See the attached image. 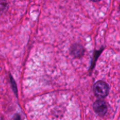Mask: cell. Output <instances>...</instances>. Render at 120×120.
<instances>
[{"mask_svg": "<svg viewBox=\"0 0 120 120\" xmlns=\"http://www.w3.org/2000/svg\"><path fill=\"white\" fill-rule=\"evenodd\" d=\"M93 91L94 94L99 98H104L109 92V87L105 82L98 81L93 86Z\"/></svg>", "mask_w": 120, "mask_h": 120, "instance_id": "1", "label": "cell"}, {"mask_svg": "<svg viewBox=\"0 0 120 120\" xmlns=\"http://www.w3.org/2000/svg\"><path fill=\"white\" fill-rule=\"evenodd\" d=\"M93 109L97 115L100 116H104L107 111V106L105 101L98 100L94 103Z\"/></svg>", "mask_w": 120, "mask_h": 120, "instance_id": "2", "label": "cell"}, {"mask_svg": "<svg viewBox=\"0 0 120 120\" xmlns=\"http://www.w3.org/2000/svg\"><path fill=\"white\" fill-rule=\"evenodd\" d=\"M84 50L83 47L79 44H76L72 46L71 49V53L73 56L76 57H81L84 54Z\"/></svg>", "mask_w": 120, "mask_h": 120, "instance_id": "3", "label": "cell"}, {"mask_svg": "<svg viewBox=\"0 0 120 120\" xmlns=\"http://www.w3.org/2000/svg\"><path fill=\"white\" fill-rule=\"evenodd\" d=\"M8 9V2L6 0H0V15L5 12Z\"/></svg>", "mask_w": 120, "mask_h": 120, "instance_id": "4", "label": "cell"}, {"mask_svg": "<svg viewBox=\"0 0 120 120\" xmlns=\"http://www.w3.org/2000/svg\"><path fill=\"white\" fill-rule=\"evenodd\" d=\"M11 84H12L13 87H14V91H15V93H16V86H15V82H14V80H13L12 77H11Z\"/></svg>", "mask_w": 120, "mask_h": 120, "instance_id": "5", "label": "cell"}, {"mask_svg": "<svg viewBox=\"0 0 120 120\" xmlns=\"http://www.w3.org/2000/svg\"><path fill=\"white\" fill-rule=\"evenodd\" d=\"M91 1H94V2H98V1H100V0H91Z\"/></svg>", "mask_w": 120, "mask_h": 120, "instance_id": "6", "label": "cell"}]
</instances>
